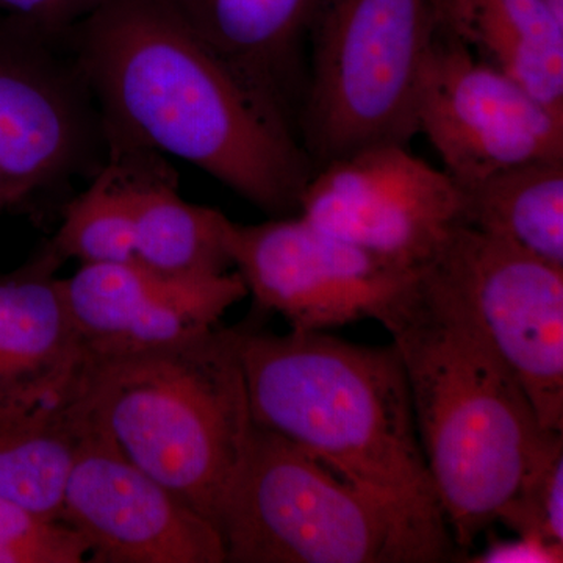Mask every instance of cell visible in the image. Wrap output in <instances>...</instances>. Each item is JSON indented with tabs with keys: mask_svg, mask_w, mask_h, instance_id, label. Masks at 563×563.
Listing matches in <instances>:
<instances>
[{
	"mask_svg": "<svg viewBox=\"0 0 563 563\" xmlns=\"http://www.w3.org/2000/svg\"><path fill=\"white\" fill-rule=\"evenodd\" d=\"M435 27L563 113V18L544 0H432Z\"/></svg>",
	"mask_w": 563,
	"mask_h": 563,
	"instance_id": "cell-17",
	"label": "cell"
},
{
	"mask_svg": "<svg viewBox=\"0 0 563 563\" xmlns=\"http://www.w3.org/2000/svg\"><path fill=\"white\" fill-rule=\"evenodd\" d=\"M255 426L366 490L439 506L398 347L231 329Z\"/></svg>",
	"mask_w": 563,
	"mask_h": 563,
	"instance_id": "cell-3",
	"label": "cell"
},
{
	"mask_svg": "<svg viewBox=\"0 0 563 563\" xmlns=\"http://www.w3.org/2000/svg\"><path fill=\"white\" fill-rule=\"evenodd\" d=\"M417 122L459 188L523 163L563 157V113L437 27Z\"/></svg>",
	"mask_w": 563,
	"mask_h": 563,
	"instance_id": "cell-11",
	"label": "cell"
},
{
	"mask_svg": "<svg viewBox=\"0 0 563 563\" xmlns=\"http://www.w3.org/2000/svg\"><path fill=\"white\" fill-rule=\"evenodd\" d=\"M132 207L135 262L174 276L233 269V222L210 207L185 201L165 155L146 150L107 152Z\"/></svg>",
	"mask_w": 563,
	"mask_h": 563,
	"instance_id": "cell-16",
	"label": "cell"
},
{
	"mask_svg": "<svg viewBox=\"0 0 563 563\" xmlns=\"http://www.w3.org/2000/svg\"><path fill=\"white\" fill-rule=\"evenodd\" d=\"M63 263L46 242L0 274V417L80 401L88 357L63 292Z\"/></svg>",
	"mask_w": 563,
	"mask_h": 563,
	"instance_id": "cell-14",
	"label": "cell"
},
{
	"mask_svg": "<svg viewBox=\"0 0 563 563\" xmlns=\"http://www.w3.org/2000/svg\"><path fill=\"white\" fill-rule=\"evenodd\" d=\"M231 252L255 307L280 314L298 332L379 321L418 274L342 242L299 214L261 224L233 222Z\"/></svg>",
	"mask_w": 563,
	"mask_h": 563,
	"instance_id": "cell-10",
	"label": "cell"
},
{
	"mask_svg": "<svg viewBox=\"0 0 563 563\" xmlns=\"http://www.w3.org/2000/svg\"><path fill=\"white\" fill-rule=\"evenodd\" d=\"M432 0H321L310 25L298 136L314 169L418 135Z\"/></svg>",
	"mask_w": 563,
	"mask_h": 563,
	"instance_id": "cell-6",
	"label": "cell"
},
{
	"mask_svg": "<svg viewBox=\"0 0 563 563\" xmlns=\"http://www.w3.org/2000/svg\"><path fill=\"white\" fill-rule=\"evenodd\" d=\"M420 272L465 310L544 431L563 432V268L457 225Z\"/></svg>",
	"mask_w": 563,
	"mask_h": 563,
	"instance_id": "cell-7",
	"label": "cell"
},
{
	"mask_svg": "<svg viewBox=\"0 0 563 563\" xmlns=\"http://www.w3.org/2000/svg\"><path fill=\"white\" fill-rule=\"evenodd\" d=\"M102 0H0V31L65 47L70 33Z\"/></svg>",
	"mask_w": 563,
	"mask_h": 563,
	"instance_id": "cell-23",
	"label": "cell"
},
{
	"mask_svg": "<svg viewBox=\"0 0 563 563\" xmlns=\"http://www.w3.org/2000/svg\"><path fill=\"white\" fill-rule=\"evenodd\" d=\"M544 2H547L559 16L563 18V0H544Z\"/></svg>",
	"mask_w": 563,
	"mask_h": 563,
	"instance_id": "cell-25",
	"label": "cell"
},
{
	"mask_svg": "<svg viewBox=\"0 0 563 563\" xmlns=\"http://www.w3.org/2000/svg\"><path fill=\"white\" fill-rule=\"evenodd\" d=\"M472 563H562L563 544L542 537L517 533L510 539L488 536L487 544L477 554L466 555Z\"/></svg>",
	"mask_w": 563,
	"mask_h": 563,
	"instance_id": "cell-24",
	"label": "cell"
},
{
	"mask_svg": "<svg viewBox=\"0 0 563 563\" xmlns=\"http://www.w3.org/2000/svg\"><path fill=\"white\" fill-rule=\"evenodd\" d=\"M462 190V225L563 268V157L512 166Z\"/></svg>",
	"mask_w": 563,
	"mask_h": 563,
	"instance_id": "cell-18",
	"label": "cell"
},
{
	"mask_svg": "<svg viewBox=\"0 0 563 563\" xmlns=\"http://www.w3.org/2000/svg\"><path fill=\"white\" fill-rule=\"evenodd\" d=\"M218 532L231 563H437L457 551L440 507L366 490L255 424Z\"/></svg>",
	"mask_w": 563,
	"mask_h": 563,
	"instance_id": "cell-5",
	"label": "cell"
},
{
	"mask_svg": "<svg viewBox=\"0 0 563 563\" xmlns=\"http://www.w3.org/2000/svg\"><path fill=\"white\" fill-rule=\"evenodd\" d=\"M80 404L129 461L218 529L254 428L231 329L88 357Z\"/></svg>",
	"mask_w": 563,
	"mask_h": 563,
	"instance_id": "cell-4",
	"label": "cell"
},
{
	"mask_svg": "<svg viewBox=\"0 0 563 563\" xmlns=\"http://www.w3.org/2000/svg\"><path fill=\"white\" fill-rule=\"evenodd\" d=\"M62 521L87 540L92 563L225 562L218 529L129 461L90 418L66 481Z\"/></svg>",
	"mask_w": 563,
	"mask_h": 563,
	"instance_id": "cell-12",
	"label": "cell"
},
{
	"mask_svg": "<svg viewBox=\"0 0 563 563\" xmlns=\"http://www.w3.org/2000/svg\"><path fill=\"white\" fill-rule=\"evenodd\" d=\"M498 523L563 544V432H551Z\"/></svg>",
	"mask_w": 563,
	"mask_h": 563,
	"instance_id": "cell-21",
	"label": "cell"
},
{
	"mask_svg": "<svg viewBox=\"0 0 563 563\" xmlns=\"http://www.w3.org/2000/svg\"><path fill=\"white\" fill-rule=\"evenodd\" d=\"M101 118L107 152L173 155L272 218L298 214L313 168L163 0H102L65 44Z\"/></svg>",
	"mask_w": 563,
	"mask_h": 563,
	"instance_id": "cell-1",
	"label": "cell"
},
{
	"mask_svg": "<svg viewBox=\"0 0 563 563\" xmlns=\"http://www.w3.org/2000/svg\"><path fill=\"white\" fill-rule=\"evenodd\" d=\"M107 158L99 111L66 47L0 31V217Z\"/></svg>",
	"mask_w": 563,
	"mask_h": 563,
	"instance_id": "cell-8",
	"label": "cell"
},
{
	"mask_svg": "<svg viewBox=\"0 0 563 563\" xmlns=\"http://www.w3.org/2000/svg\"><path fill=\"white\" fill-rule=\"evenodd\" d=\"M298 214L342 242L418 273L462 225V190L406 144H377L314 169Z\"/></svg>",
	"mask_w": 563,
	"mask_h": 563,
	"instance_id": "cell-9",
	"label": "cell"
},
{
	"mask_svg": "<svg viewBox=\"0 0 563 563\" xmlns=\"http://www.w3.org/2000/svg\"><path fill=\"white\" fill-rule=\"evenodd\" d=\"M299 141L310 25L321 0H163Z\"/></svg>",
	"mask_w": 563,
	"mask_h": 563,
	"instance_id": "cell-15",
	"label": "cell"
},
{
	"mask_svg": "<svg viewBox=\"0 0 563 563\" xmlns=\"http://www.w3.org/2000/svg\"><path fill=\"white\" fill-rule=\"evenodd\" d=\"M88 418L62 412L0 417V498L62 520L63 493Z\"/></svg>",
	"mask_w": 563,
	"mask_h": 563,
	"instance_id": "cell-19",
	"label": "cell"
},
{
	"mask_svg": "<svg viewBox=\"0 0 563 563\" xmlns=\"http://www.w3.org/2000/svg\"><path fill=\"white\" fill-rule=\"evenodd\" d=\"M47 244L63 262H135L131 202L109 162L91 177L87 190L66 203L60 228Z\"/></svg>",
	"mask_w": 563,
	"mask_h": 563,
	"instance_id": "cell-20",
	"label": "cell"
},
{
	"mask_svg": "<svg viewBox=\"0 0 563 563\" xmlns=\"http://www.w3.org/2000/svg\"><path fill=\"white\" fill-rule=\"evenodd\" d=\"M90 548L80 532L0 498V563L88 562Z\"/></svg>",
	"mask_w": 563,
	"mask_h": 563,
	"instance_id": "cell-22",
	"label": "cell"
},
{
	"mask_svg": "<svg viewBox=\"0 0 563 563\" xmlns=\"http://www.w3.org/2000/svg\"><path fill=\"white\" fill-rule=\"evenodd\" d=\"M88 357L154 350L217 328L246 298L240 274L174 276L139 262L80 265L62 280Z\"/></svg>",
	"mask_w": 563,
	"mask_h": 563,
	"instance_id": "cell-13",
	"label": "cell"
},
{
	"mask_svg": "<svg viewBox=\"0 0 563 563\" xmlns=\"http://www.w3.org/2000/svg\"><path fill=\"white\" fill-rule=\"evenodd\" d=\"M401 354L422 455L468 553L498 523L548 435L517 377L439 282L418 272L377 321Z\"/></svg>",
	"mask_w": 563,
	"mask_h": 563,
	"instance_id": "cell-2",
	"label": "cell"
}]
</instances>
